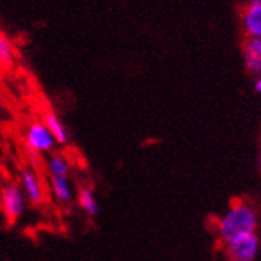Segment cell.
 Segmentation results:
<instances>
[{
    "label": "cell",
    "mask_w": 261,
    "mask_h": 261,
    "mask_svg": "<svg viewBox=\"0 0 261 261\" xmlns=\"http://www.w3.org/2000/svg\"><path fill=\"white\" fill-rule=\"evenodd\" d=\"M43 123L48 127V130L51 132V135L55 136V140L58 144H66L69 141V132H67L66 125L63 123V120L55 114V112L48 111L43 114Z\"/></svg>",
    "instance_id": "10"
},
{
    "label": "cell",
    "mask_w": 261,
    "mask_h": 261,
    "mask_svg": "<svg viewBox=\"0 0 261 261\" xmlns=\"http://www.w3.org/2000/svg\"><path fill=\"white\" fill-rule=\"evenodd\" d=\"M4 112V103H2V98H0V116H2Z\"/></svg>",
    "instance_id": "15"
},
{
    "label": "cell",
    "mask_w": 261,
    "mask_h": 261,
    "mask_svg": "<svg viewBox=\"0 0 261 261\" xmlns=\"http://www.w3.org/2000/svg\"><path fill=\"white\" fill-rule=\"evenodd\" d=\"M259 223L258 208L248 199H234L217 220H213L212 229L215 239L223 247L237 237L256 234Z\"/></svg>",
    "instance_id": "1"
},
{
    "label": "cell",
    "mask_w": 261,
    "mask_h": 261,
    "mask_svg": "<svg viewBox=\"0 0 261 261\" xmlns=\"http://www.w3.org/2000/svg\"><path fill=\"white\" fill-rule=\"evenodd\" d=\"M244 64L248 74L253 77L261 75V39L256 37H245L242 45Z\"/></svg>",
    "instance_id": "7"
},
{
    "label": "cell",
    "mask_w": 261,
    "mask_h": 261,
    "mask_svg": "<svg viewBox=\"0 0 261 261\" xmlns=\"http://www.w3.org/2000/svg\"><path fill=\"white\" fill-rule=\"evenodd\" d=\"M241 28L245 37L261 39V0H245L241 7Z\"/></svg>",
    "instance_id": "6"
},
{
    "label": "cell",
    "mask_w": 261,
    "mask_h": 261,
    "mask_svg": "<svg viewBox=\"0 0 261 261\" xmlns=\"http://www.w3.org/2000/svg\"><path fill=\"white\" fill-rule=\"evenodd\" d=\"M19 185L24 191V194L28 197V202L32 203V205H42L45 202V196H47V192H45V186L42 183V179L39 176V173L36 172L34 168H22L21 170V175H19Z\"/></svg>",
    "instance_id": "5"
},
{
    "label": "cell",
    "mask_w": 261,
    "mask_h": 261,
    "mask_svg": "<svg viewBox=\"0 0 261 261\" xmlns=\"http://www.w3.org/2000/svg\"><path fill=\"white\" fill-rule=\"evenodd\" d=\"M253 90H255L258 95H261V75L259 77H255V81H253Z\"/></svg>",
    "instance_id": "13"
},
{
    "label": "cell",
    "mask_w": 261,
    "mask_h": 261,
    "mask_svg": "<svg viewBox=\"0 0 261 261\" xmlns=\"http://www.w3.org/2000/svg\"><path fill=\"white\" fill-rule=\"evenodd\" d=\"M77 203L81 210L87 215V217H96L99 213V203L96 199L95 191L90 186H82L77 191Z\"/></svg>",
    "instance_id": "9"
},
{
    "label": "cell",
    "mask_w": 261,
    "mask_h": 261,
    "mask_svg": "<svg viewBox=\"0 0 261 261\" xmlns=\"http://www.w3.org/2000/svg\"><path fill=\"white\" fill-rule=\"evenodd\" d=\"M24 138L28 149L34 154H50L55 149V146L58 144L48 127L43 123V120H36L29 123Z\"/></svg>",
    "instance_id": "4"
},
{
    "label": "cell",
    "mask_w": 261,
    "mask_h": 261,
    "mask_svg": "<svg viewBox=\"0 0 261 261\" xmlns=\"http://www.w3.org/2000/svg\"><path fill=\"white\" fill-rule=\"evenodd\" d=\"M258 168H259V172H261V147H259V154H258Z\"/></svg>",
    "instance_id": "14"
},
{
    "label": "cell",
    "mask_w": 261,
    "mask_h": 261,
    "mask_svg": "<svg viewBox=\"0 0 261 261\" xmlns=\"http://www.w3.org/2000/svg\"><path fill=\"white\" fill-rule=\"evenodd\" d=\"M15 64V48L11 40L0 32V67H11Z\"/></svg>",
    "instance_id": "12"
},
{
    "label": "cell",
    "mask_w": 261,
    "mask_h": 261,
    "mask_svg": "<svg viewBox=\"0 0 261 261\" xmlns=\"http://www.w3.org/2000/svg\"><path fill=\"white\" fill-rule=\"evenodd\" d=\"M48 185L53 199L61 205H69L77 199L71 176H48Z\"/></svg>",
    "instance_id": "8"
},
{
    "label": "cell",
    "mask_w": 261,
    "mask_h": 261,
    "mask_svg": "<svg viewBox=\"0 0 261 261\" xmlns=\"http://www.w3.org/2000/svg\"><path fill=\"white\" fill-rule=\"evenodd\" d=\"M71 161L64 154H50L47 159L48 176H71Z\"/></svg>",
    "instance_id": "11"
},
{
    "label": "cell",
    "mask_w": 261,
    "mask_h": 261,
    "mask_svg": "<svg viewBox=\"0 0 261 261\" xmlns=\"http://www.w3.org/2000/svg\"><path fill=\"white\" fill-rule=\"evenodd\" d=\"M28 197L22 191L21 185L8 183L0 189V207L8 223H15L26 212Z\"/></svg>",
    "instance_id": "2"
},
{
    "label": "cell",
    "mask_w": 261,
    "mask_h": 261,
    "mask_svg": "<svg viewBox=\"0 0 261 261\" xmlns=\"http://www.w3.org/2000/svg\"><path fill=\"white\" fill-rule=\"evenodd\" d=\"M223 253L228 261H255L259 253L258 234H247L224 244Z\"/></svg>",
    "instance_id": "3"
}]
</instances>
